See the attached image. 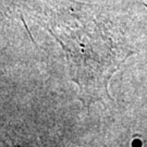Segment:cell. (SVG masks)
Masks as SVG:
<instances>
[{"instance_id":"6da1fadb","label":"cell","mask_w":147,"mask_h":147,"mask_svg":"<svg viewBox=\"0 0 147 147\" xmlns=\"http://www.w3.org/2000/svg\"><path fill=\"white\" fill-rule=\"evenodd\" d=\"M89 8L72 2L70 13H53L45 27L64 50L71 78L80 88L79 98L88 108L110 99L108 83L133 51L113 39L110 30L97 22Z\"/></svg>"}]
</instances>
